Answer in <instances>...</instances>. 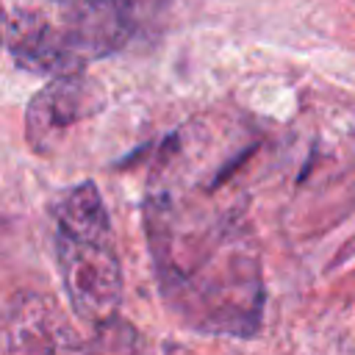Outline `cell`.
Instances as JSON below:
<instances>
[{
    "label": "cell",
    "instance_id": "cell-1",
    "mask_svg": "<svg viewBox=\"0 0 355 355\" xmlns=\"http://www.w3.org/2000/svg\"><path fill=\"white\" fill-rule=\"evenodd\" d=\"M144 236L158 291L189 330L233 338H252L261 330V250L239 208L197 205L153 178Z\"/></svg>",
    "mask_w": 355,
    "mask_h": 355
},
{
    "label": "cell",
    "instance_id": "cell-5",
    "mask_svg": "<svg viewBox=\"0 0 355 355\" xmlns=\"http://www.w3.org/2000/svg\"><path fill=\"white\" fill-rule=\"evenodd\" d=\"M8 355H89L58 308L39 297H22L6 330Z\"/></svg>",
    "mask_w": 355,
    "mask_h": 355
},
{
    "label": "cell",
    "instance_id": "cell-2",
    "mask_svg": "<svg viewBox=\"0 0 355 355\" xmlns=\"http://www.w3.org/2000/svg\"><path fill=\"white\" fill-rule=\"evenodd\" d=\"M133 33L128 0H44L19 8L3 28L17 67L36 75H72L119 53Z\"/></svg>",
    "mask_w": 355,
    "mask_h": 355
},
{
    "label": "cell",
    "instance_id": "cell-3",
    "mask_svg": "<svg viewBox=\"0 0 355 355\" xmlns=\"http://www.w3.org/2000/svg\"><path fill=\"white\" fill-rule=\"evenodd\" d=\"M53 250L72 313L97 330L111 324L122 302V266L105 202L92 180L69 186L55 200Z\"/></svg>",
    "mask_w": 355,
    "mask_h": 355
},
{
    "label": "cell",
    "instance_id": "cell-6",
    "mask_svg": "<svg viewBox=\"0 0 355 355\" xmlns=\"http://www.w3.org/2000/svg\"><path fill=\"white\" fill-rule=\"evenodd\" d=\"M3 28H6V22H3V6H0V47H3Z\"/></svg>",
    "mask_w": 355,
    "mask_h": 355
},
{
    "label": "cell",
    "instance_id": "cell-4",
    "mask_svg": "<svg viewBox=\"0 0 355 355\" xmlns=\"http://www.w3.org/2000/svg\"><path fill=\"white\" fill-rule=\"evenodd\" d=\"M103 105L105 94L89 75L72 72L50 78V83L31 97L25 111V139L31 150L47 153L67 128L100 114Z\"/></svg>",
    "mask_w": 355,
    "mask_h": 355
}]
</instances>
